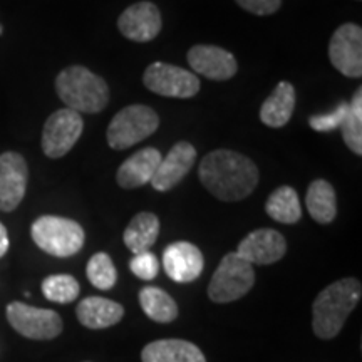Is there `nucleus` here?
I'll use <instances>...</instances> for the list:
<instances>
[{"instance_id": "nucleus-1", "label": "nucleus", "mask_w": 362, "mask_h": 362, "mask_svg": "<svg viewBox=\"0 0 362 362\" xmlns=\"http://www.w3.org/2000/svg\"><path fill=\"white\" fill-rule=\"evenodd\" d=\"M198 176L203 187L221 202L245 200L260 180L255 163L230 149L208 153L200 163Z\"/></svg>"}, {"instance_id": "nucleus-2", "label": "nucleus", "mask_w": 362, "mask_h": 362, "mask_svg": "<svg viewBox=\"0 0 362 362\" xmlns=\"http://www.w3.org/2000/svg\"><path fill=\"white\" fill-rule=\"evenodd\" d=\"M361 282L347 277L325 287L312 304V329L319 339L329 341L341 332L346 319L359 304Z\"/></svg>"}, {"instance_id": "nucleus-3", "label": "nucleus", "mask_w": 362, "mask_h": 362, "mask_svg": "<svg viewBox=\"0 0 362 362\" xmlns=\"http://www.w3.org/2000/svg\"><path fill=\"white\" fill-rule=\"evenodd\" d=\"M56 93L67 110L79 115L101 112L110 103V88L106 81L84 66H69L59 72Z\"/></svg>"}, {"instance_id": "nucleus-4", "label": "nucleus", "mask_w": 362, "mask_h": 362, "mask_svg": "<svg viewBox=\"0 0 362 362\" xmlns=\"http://www.w3.org/2000/svg\"><path fill=\"white\" fill-rule=\"evenodd\" d=\"M34 243L40 250L59 259L76 255L84 247L86 233L78 221L64 216H39L30 226Z\"/></svg>"}, {"instance_id": "nucleus-5", "label": "nucleus", "mask_w": 362, "mask_h": 362, "mask_svg": "<svg viewBox=\"0 0 362 362\" xmlns=\"http://www.w3.org/2000/svg\"><path fill=\"white\" fill-rule=\"evenodd\" d=\"M255 284V270L237 252L226 253L208 285V297L216 304H228L245 297Z\"/></svg>"}, {"instance_id": "nucleus-6", "label": "nucleus", "mask_w": 362, "mask_h": 362, "mask_svg": "<svg viewBox=\"0 0 362 362\" xmlns=\"http://www.w3.org/2000/svg\"><path fill=\"white\" fill-rule=\"evenodd\" d=\"M160 126V117L149 106L131 104L112 117L107 126V144L112 149H128L151 136Z\"/></svg>"}, {"instance_id": "nucleus-7", "label": "nucleus", "mask_w": 362, "mask_h": 362, "mask_svg": "<svg viewBox=\"0 0 362 362\" xmlns=\"http://www.w3.org/2000/svg\"><path fill=\"white\" fill-rule=\"evenodd\" d=\"M6 314L12 329L33 341H51L62 332V319L56 310L11 302Z\"/></svg>"}, {"instance_id": "nucleus-8", "label": "nucleus", "mask_w": 362, "mask_h": 362, "mask_svg": "<svg viewBox=\"0 0 362 362\" xmlns=\"http://www.w3.org/2000/svg\"><path fill=\"white\" fill-rule=\"evenodd\" d=\"M143 83L151 93L165 98L188 99L200 93V79L197 74L166 62H153L148 66Z\"/></svg>"}, {"instance_id": "nucleus-9", "label": "nucleus", "mask_w": 362, "mask_h": 362, "mask_svg": "<svg viewBox=\"0 0 362 362\" xmlns=\"http://www.w3.org/2000/svg\"><path fill=\"white\" fill-rule=\"evenodd\" d=\"M84 129L83 116L72 110H59L45 121L42 129V151L45 156L57 160L74 148Z\"/></svg>"}, {"instance_id": "nucleus-10", "label": "nucleus", "mask_w": 362, "mask_h": 362, "mask_svg": "<svg viewBox=\"0 0 362 362\" xmlns=\"http://www.w3.org/2000/svg\"><path fill=\"white\" fill-rule=\"evenodd\" d=\"M329 59L332 66L347 78L362 76V29L357 24L337 27L329 42Z\"/></svg>"}, {"instance_id": "nucleus-11", "label": "nucleus", "mask_w": 362, "mask_h": 362, "mask_svg": "<svg viewBox=\"0 0 362 362\" xmlns=\"http://www.w3.org/2000/svg\"><path fill=\"white\" fill-rule=\"evenodd\" d=\"M29 166L19 153L7 151L0 155V210L13 211L24 200Z\"/></svg>"}, {"instance_id": "nucleus-12", "label": "nucleus", "mask_w": 362, "mask_h": 362, "mask_svg": "<svg viewBox=\"0 0 362 362\" xmlns=\"http://www.w3.org/2000/svg\"><path fill=\"white\" fill-rule=\"evenodd\" d=\"M161 12L155 4L143 2L133 4L121 13L117 19V29L126 39L134 42H149L161 33Z\"/></svg>"}, {"instance_id": "nucleus-13", "label": "nucleus", "mask_w": 362, "mask_h": 362, "mask_svg": "<svg viewBox=\"0 0 362 362\" xmlns=\"http://www.w3.org/2000/svg\"><path fill=\"white\" fill-rule=\"evenodd\" d=\"M193 74L205 76L211 81H228L238 71L237 59L225 49L216 45H193L187 54Z\"/></svg>"}, {"instance_id": "nucleus-14", "label": "nucleus", "mask_w": 362, "mask_h": 362, "mask_svg": "<svg viewBox=\"0 0 362 362\" xmlns=\"http://www.w3.org/2000/svg\"><path fill=\"white\" fill-rule=\"evenodd\" d=\"M205 259L200 248L189 242H173L163 252V269L178 284H188L202 275Z\"/></svg>"}, {"instance_id": "nucleus-15", "label": "nucleus", "mask_w": 362, "mask_h": 362, "mask_svg": "<svg viewBox=\"0 0 362 362\" xmlns=\"http://www.w3.org/2000/svg\"><path fill=\"white\" fill-rule=\"evenodd\" d=\"M287 252L285 237L277 230L259 228L248 233L238 243L237 253L250 265H270L279 262Z\"/></svg>"}, {"instance_id": "nucleus-16", "label": "nucleus", "mask_w": 362, "mask_h": 362, "mask_svg": "<svg viewBox=\"0 0 362 362\" xmlns=\"http://www.w3.org/2000/svg\"><path fill=\"white\" fill-rule=\"evenodd\" d=\"M194 160H197V149L192 143H176L168 151V155L161 156L160 165L151 180V187L156 192H168L175 188L193 168Z\"/></svg>"}, {"instance_id": "nucleus-17", "label": "nucleus", "mask_w": 362, "mask_h": 362, "mask_svg": "<svg viewBox=\"0 0 362 362\" xmlns=\"http://www.w3.org/2000/svg\"><path fill=\"white\" fill-rule=\"evenodd\" d=\"M161 161V153L156 148H143L129 156L116 173V181L121 188L134 189L151 183L155 171Z\"/></svg>"}, {"instance_id": "nucleus-18", "label": "nucleus", "mask_w": 362, "mask_h": 362, "mask_svg": "<svg viewBox=\"0 0 362 362\" xmlns=\"http://www.w3.org/2000/svg\"><path fill=\"white\" fill-rule=\"evenodd\" d=\"M143 362H206L200 347L183 339H160L141 352Z\"/></svg>"}, {"instance_id": "nucleus-19", "label": "nucleus", "mask_w": 362, "mask_h": 362, "mask_svg": "<svg viewBox=\"0 0 362 362\" xmlns=\"http://www.w3.org/2000/svg\"><path fill=\"white\" fill-rule=\"evenodd\" d=\"M79 322L84 327L99 330L116 325L123 319L124 307L115 300L104 297H86L76 309Z\"/></svg>"}, {"instance_id": "nucleus-20", "label": "nucleus", "mask_w": 362, "mask_h": 362, "mask_svg": "<svg viewBox=\"0 0 362 362\" xmlns=\"http://www.w3.org/2000/svg\"><path fill=\"white\" fill-rule=\"evenodd\" d=\"M296 89L291 83L282 81L260 107V121L269 128H282L291 121L296 110Z\"/></svg>"}, {"instance_id": "nucleus-21", "label": "nucleus", "mask_w": 362, "mask_h": 362, "mask_svg": "<svg viewBox=\"0 0 362 362\" xmlns=\"http://www.w3.org/2000/svg\"><path fill=\"white\" fill-rule=\"evenodd\" d=\"M305 205L317 223H332L337 216L336 189L325 180H314L307 188Z\"/></svg>"}, {"instance_id": "nucleus-22", "label": "nucleus", "mask_w": 362, "mask_h": 362, "mask_svg": "<svg viewBox=\"0 0 362 362\" xmlns=\"http://www.w3.org/2000/svg\"><path fill=\"white\" fill-rule=\"evenodd\" d=\"M158 235H160V218L151 211H141L134 215V218L126 226L123 240L124 245L136 255V253L148 252L155 245Z\"/></svg>"}, {"instance_id": "nucleus-23", "label": "nucleus", "mask_w": 362, "mask_h": 362, "mask_svg": "<svg viewBox=\"0 0 362 362\" xmlns=\"http://www.w3.org/2000/svg\"><path fill=\"white\" fill-rule=\"evenodd\" d=\"M265 211L272 220L279 221V223H297L302 216V208L296 189L284 185L272 192L270 197L267 198Z\"/></svg>"}, {"instance_id": "nucleus-24", "label": "nucleus", "mask_w": 362, "mask_h": 362, "mask_svg": "<svg viewBox=\"0 0 362 362\" xmlns=\"http://www.w3.org/2000/svg\"><path fill=\"white\" fill-rule=\"evenodd\" d=\"M139 305L149 319L160 324H170L178 317L175 298L158 287H143L139 291Z\"/></svg>"}, {"instance_id": "nucleus-25", "label": "nucleus", "mask_w": 362, "mask_h": 362, "mask_svg": "<svg viewBox=\"0 0 362 362\" xmlns=\"http://www.w3.org/2000/svg\"><path fill=\"white\" fill-rule=\"evenodd\" d=\"M341 131L347 148L356 155H362V88L357 89L352 96Z\"/></svg>"}, {"instance_id": "nucleus-26", "label": "nucleus", "mask_w": 362, "mask_h": 362, "mask_svg": "<svg viewBox=\"0 0 362 362\" xmlns=\"http://www.w3.org/2000/svg\"><path fill=\"white\" fill-rule=\"evenodd\" d=\"M79 282L72 275H49L42 282L44 297L56 304H71L79 297Z\"/></svg>"}, {"instance_id": "nucleus-27", "label": "nucleus", "mask_w": 362, "mask_h": 362, "mask_svg": "<svg viewBox=\"0 0 362 362\" xmlns=\"http://www.w3.org/2000/svg\"><path fill=\"white\" fill-rule=\"evenodd\" d=\"M86 275L99 291H111L117 282L116 267L106 252H98L90 257L86 267Z\"/></svg>"}, {"instance_id": "nucleus-28", "label": "nucleus", "mask_w": 362, "mask_h": 362, "mask_svg": "<svg viewBox=\"0 0 362 362\" xmlns=\"http://www.w3.org/2000/svg\"><path fill=\"white\" fill-rule=\"evenodd\" d=\"M347 107H349V103L342 101L332 112L310 116L309 119L310 128L314 131H319V133H330V131L341 129L344 117L347 115Z\"/></svg>"}, {"instance_id": "nucleus-29", "label": "nucleus", "mask_w": 362, "mask_h": 362, "mask_svg": "<svg viewBox=\"0 0 362 362\" xmlns=\"http://www.w3.org/2000/svg\"><path fill=\"white\" fill-rule=\"evenodd\" d=\"M129 269L138 279L141 280H153L160 272V262H158L156 255L151 252H141L136 255L129 262Z\"/></svg>"}, {"instance_id": "nucleus-30", "label": "nucleus", "mask_w": 362, "mask_h": 362, "mask_svg": "<svg viewBox=\"0 0 362 362\" xmlns=\"http://www.w3.org/2000/svg\"><path fill=\"white\" fill-rule=\"evenodd\" d=\"M243 11L255 16H272L282 6V0H235Z\"/></svg>"}, {"instance_id": "nucleus-31", "label": "nucleus", "mask_w": 362, "mask_h": 362, "mask_svg": "<svg viewBox=\"0 0 362 362\" xmlns=\"http://www.w3.org/2000/svg\"><path fill=\"white\" fill-rule=\"evenodd\" d=\"M7 250H8V233L6 226L0 223V259L6 255Z\"/></svg>"}, {"instance_id": "nucleus-32", "label": "nucleus", "mask_w": 362, "mask_h": 362, "mask_svg": "<svg viewBox=\"0 0 362 362\" xmlns=\"http://www.w3.org/2000/svg\"><path fill=\"white\" fill-rule=\"evenodd\" d=\"M0 34H2V27H0Z\"/></svg>"}]
</instances>
